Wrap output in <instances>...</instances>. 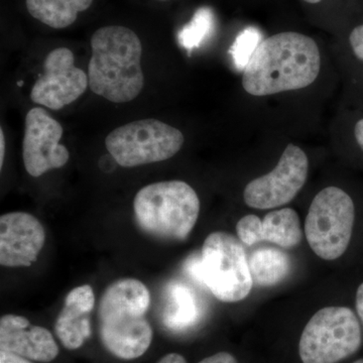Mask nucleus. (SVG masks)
I'll use <instances>...</instances> for the list:
<instances>
[{
    "label": "nucleus",
    "instance_id": "obj_4",
    "mask_svg": "<svg viewBox=\"0 0 363 363\" xmlns=\"http://www.w3.org/2000/svg\"><path fill=\"white\" fill-rule=\"evenodd\" d=\"M133 213L143 233L160 240L183 241L197 223L200 200L185 182H157L136 193Z\"/></svg>",
    "mask_w": 363,
    "mask_h": 363
},
{
    "label": "nucleus",
    "instance_id": "obj_26",
    "mask_svg": "<svg viewBox=\"0 0 363 363\" xmlns=\"http://www.w3.org/2000/svg\"><path fill=\"white\" fill-rule=\"evenodd\" d=\"M354 135L358 145L363 150V118L358 121L357 123L355 124Z\"/></svg>",
    "mask_w": 363,
    "mask_h": 363
},
{
    "label": "nucleus",
    "instance_id": "obj_19",
    "mask_svg": "<svg viewBox=\"0 0 363 363\" xmlns=\"http://www.w3.org/2000/svg\"><path fill=\"white\" fill-rule=\"evenodd\" d=\"M213 28V13L208 7H202L196 11L190 23L182 28L179 33V42L182 47L185 48L189 52L192 51L206 39Z\"/></svg>",
    "mask_w": 363,
    "mask_h": 363
},
{
    "label": "nucleus",
    "instance_id": "obj_11",
    "mask_svg": "<svg viewBox=\"0 0 363 363\" xmlns=\"http://www.w3.org/2000/svg\"><path fill=\"white\" fill-rule=\"evenodd\" d=\"M63 128L45 109L35 107L26 117L23 159L26 172L40 177L52 169L65 166L70 152L61 145Z\"/></svg>",
    "mask_w": 363,
    "mask_h": 363
},
{
    "label": "nucleus",
    "instance_id": "obj_27",
    "mask_svg": "<svg viewBox=\"0 0 363 363\" xmlns=\"http://www.w3.org/2000/svg\"><path fill=\"white\" fill-rule=\"evenodd\" d=\"M6 155V140H4V130H0V169H2Z\"/></svg>",
    "mask_w": 363,
    "mask_h": 363
},
{
    "label": "nucleus",
    "instance_id": "obj_1",
    "mask_svg": "<svg viewBox=\"0 0 363 363\" xmlns=\"http://www.w3.org/2000/svg\"><path fill=\"white\" fill-rule=\"evenodd\" d=\"M320 69L321 56L312 38L279 33L257 45L243 70L242 86L253 96L302 89L314 83Z\"/></svg>",
    "mask_w": 363,
    "mask_h": 363
},
{
    "label": "nucleus",
    "instance_id": "obj_9",
    "mask_svg": "<svg viewBox=\"0 0 363 363\" xmlns=\"http://www.w3.org/2000/svg\"><path fill=\"white\" fill-rule=\"evenodd\" d=\"M309 161L304 150L290 143L276 168L248 183L243 193L247 206L274 209L292 201L304 187Z\"/></svg>",
    "mask_w": 363,
    "mask_h": 363
},
{
    "label": "nucleus",
    "instance_id": "obj_20",
    "mask_svg": "<svg viewBox=\"0 0 363 363\" xmlns=\"http://www.w3.org/2000/svg\"><path fill=\"white\" fill-rule=\"evenodd\" d=\"M260 43H262V33L257 28H247L240 33L230 50L234 62L238 68L245 70L250 57L252 56Z\"/></svg>",
    "mask_w": 363,
    "mask_h": 363
},
{
    "label": "nucleus",
    "instance_id": "obj_23",
    "mask_svg": "<svg viewBox=\"0 0 363 363\" xmlns=\"http://www.w3.org/2000/svg\"><path fill=\"white\" fill-rule=\"evenodd\" d=\"M0 363H33L28 358L20 357L9 351L0 350Z\"/></svg>",
    "mask_w": 363,
    "mask_h": 363
},
{
    "label": "nucleus",
    "instance_id": "obj_24",
    "mask_svg": "<svg viewBox=\"0 0 363 363\" xmlns=\"http://www.w3.org/2000/svg\"><path fill=\"white\" fill-rule=\"evenodd\" d=\"M157 363H187V360L183 355L178 354V353H169L162 357Z\"/></svg>",
    "mask_w": 363,
    "mask_h": 363
},
{
    "label": "nucleus",
    "instance_id": "obj_30",
    "mask_svg": "<svg viewBox=\"0 0 363 363\" xmlns=\"http://www.w3.org/2000/svg\"><path fill=\"white\" fill-rule=\"evenodd\" d=\"M160 1H167V0H160Z\"/></svg>",
    "mask_w": 363,
    "mask_h": 363
},
{
    "label": "nucleus",
    "instance_id": "obj_5",
    "mask_svg": "<svg viewBox=\"0 0 363 363\" xmlns=\"http://www.w3.org/2000/svg\"><path fill=\"white\" fill-rule=\"evenodd\" d=\"M191 276L224 303H236L250 295L253 285L245 247L240 240L215 231L203 243L201 257L189 264Z\"/></svg>",
    "mask_w": 363,
    "mask_h": 363
},
{
    "label": "nucleus",
    "instance_id": "obj_7",
    "mask_svg": "<svg viewBox=\"0 0 363 363\" xmlns=\"http://www.w3.org/2000/svg\"><path fill=\"white\" fill-rule=\"evenodd\" d=\"M354 219V203L347 193L333 186L318 193L305 221L313 252L325 260L339 259L350 245Z\"/></svg>",
    "mask_w": 363,
    "mask_h": 363
},
{
    "label": "nucleus",
    "instance_id": "obj_25",
    "mask_svg": "<svg viewBox=\"0 0 363 363\" xmlns=\"http://www.w3.org/2000/svg\"><path fill=\"white\" fill-rule=\"evenodd\" d=\"M357 310L363 324V283L358 288L357 293Z\"/></svg>",
    "mask_w": 363,
    "mask_h": 363
},
{
    "label": "nucleus",
    "instance_id": "obj_2",
    "mask_svg": "<svg viewBox=\"0 0 363 363\" xmlns=\"http://www.w3.org/2000/svg\"><path fill=\"white\" fill-rule=\"evenodd\" d=\"M152 297L147 286L133 278L117 279L105 289L98 306L99 337L113 357H143L154 337L147 318Z\"/></svg>",
    "mask_w": 363,
    "mask_h": 363
},
{
    "label": "nucleus",
    "instance_id": "obj_28",
    "mask_svg": "<svg viewBox=\"0 0 363 363\" xmlns=\"http://www.w3.org/2000/svg\"><path fill=\"white\" fill-rule=\"evenodd\" d=\"M304 1L308 2V4H316L321 2L322 0H304Z\"/></svg>",
    "mask_w": 363,
    "mask_h": 363
},
{
    "label": "nucleus",
    "instance_id": "obj_22",
    "mask_svg": "<svg viewBox=\"0 0 363 363\" xmlns=\"http://www.w3.org/2000/svg\"><path fill=\"white\" fill-rule=\"evenodd\" d=\"M199 363H238L236 358L228 352H218L211 357L204 358Z\"/></svg>",
    "mask_w": 363,
    "mask_h": 363
},
{
    "label": "nucleus",
    "instance_id": "obj_16",
    "mask_svg": "<svg viewBox=\"0 0 363 363\" xmlns=\"http://www.w3.org/2000/svg\"><path fill=\"white\" fill-rule=\"evenodd\" d=\"M93 0H26L28 13L50 28H68L78 14L87 11Z\"/></svg>",
    "mask_w": 363,
    "mask_h": 363
},
{
    "label": "nucleus",
    "instance_id": "obj_18",
    "mask_svg": "<svg viewBox=\"0 0 363 363\" xmlns=\"http://www.w3.org/2000/svg\"><path fill=\"white\" fill-rule=\"evenodd\" d=\"M248 266L253 283L262 286H272L288 276L290 257L285 252L277 248H259L250 255Z\"/></svg>",
    "mask_w": 363,
    "mask_h": 363
},
{
    "label": "nucleus",
    "instance_id": "obj_8",
    "mask_svg": "<svg viewBox=\"0 0 363 363\" xmlns=\"http://www.w3.org/2000/svg\"><path fill=\"white\" fill-rule=\"evenodd\" d=\"M185 138L178 128L157 119H140L112 130L105 145L123 168L167 161L178 154Z\"/></svg>",
    "mask_w": 363,
    "mask_h": 363
},
{
    "label": "nucleus",
    "instance_id": "obj_17",
    "mask_svg": "<svg viewBox=\"0 0 363 363\" xmlns=\"http://www.w3.org/2000/svg\"><path fill=\"white\" fill-rule=\"evenodd\" d=\"M164 326L171 330L190 328L199 320V309L193 293L185 285L174 283L168 289V306L164 310Z\"/></svg>",
    "mask_w": 363,
    "mask_h": 363
},
{
    "label": "nucleus",
    "instance_id": "obj_13",
    "mask_svg": "<svg viewBox=\"0 0 363 363\" xmlns=\"http://www.w3.org/2000/svg\"><path fill=\"white\" fill-rule=\"evenodd\" d=\"M0 350L45 363L56 359L60 352L51 332L16 314L4 315L0 319Z\"/></svg>",
    "mask_w": 363,
    "mask_h": 363
},
{
    "label": "nucleus",
    "instance_id": "obj_15",
    "mask_svg": "<svg viewBox=\"0 0 363 363\" xmlns=\"http://www.w3.org/2000/svg\"><path fill=\"white\" fill-rule=\"evenodd\" d=\"M94 307V291L90 285L76 286L66 296L55 323V333L66 350H79L90 337V314Z\"/></svg>",
    "mask_w": 363,
    "mask_h": 363
},
{
    "label": "nucleus",
    "instance_id": "obj_29",
    "mask_svg": "<svg viewBox=\"0 0 363 363\" xmlns=\"http://www.w3.org/2000/svg\"><path fill=\"white\" fill-rule=\"evenodd\" d=\"M353 363H363V358H362V359H358L357 360V362H354Z\"/></svg>",
    "mask_w": 363,
    "mask_h": 363
},
{
    "label": "nucleus",
    "instance_id": "obj_6",
    "mask_svg": "<svg viewBox=\"0 0 363 363\" xmlns=\"http://www.w3.org/2000/svg\"><path fill=\"white\" fill-rule=\"evenodd\" d=\"M360 345L362 329L352 310L326 307L306 325L298 353L303 363H337L354 354Z\"/></svg>",
    "mask_w": 363,
    "mask_h": 363
},
{
    "label": "nucleus",
    "instance_id": "obj_10",
    "mask_svg": "<svg viewBox=\"0 0 363 363\" xmlns=\"http://www.w3.org/2000/svg\"><path fill=\"white\" fill-rule=\"evenodd\" d=\"M89 86L88 74L75 66L71 50H52L44 62V73L35 81L30 99L52 111H60L76 101Z\"/></svg>",
    "mask_w": 363,
    "mask_h": 363
},
{
    "label": "nucleus",
    "instance_id": "obj_12",
    "mask_svg": "<svg viewBox=\"0 0 363 363\" xmlns=\"http://www.w3.org/2000/svg\"><path fill=\"white\" fill-rule=\"evenodd\" d=\"M45 242L44 226L26 212H9L0 217V264L28 267L37 262Z\"/></svg>",
    "mask_w": 363,
    "mask_h": 363
},
{
    "label": "nucleus",
    "instance_id": "obj_14",
    "mask_svg": "<svg viewBox=\"0 0 363 363\" xmlns=\"http://www.w3.org/2000/svg\"><path fill=\"white\" fill-rule=\"evenodd\" d=\"M241 242L252 247L260 241H269L279 247L291 248L302 240V229L297 212L291 208L274 210L264 220L255 215L242 217L236 225Z\"/></svg>",
    "mask_w": 363,
    "mask_h": 363
},
{
    "label": "nucleus",
    "instance_id": "obj_3",
    "mask_svg": "<svg viewBox=\"0 0 363 363\" xmlns=\"http://www.w3.org/2000/svg\"><path fill=\"white\" fill-rule=\"evenodd\" d=\"M91 50L90 89L113 104L135 99L145 86L143 45L138 35L125 26H104L93 33Z\"/></svg>",
    "mask_w": 363,
    "mask_h": 363
},
{
    "label": "nucleus",
    "instance_id": "obj_21",
    "mask_svg": "<svg viewBox=\"0 0 363 363\" xmlns=\"http://www.w3.org/2000/svg\"><path fill=\"white\" fill-rule=\"evenodd\" d=\"M350 42L355 56L363 61V25L353 28L350 33Z\"/></svg>",
    "mask_w": 363,
    "mask_h": 363
}]
</instances>
